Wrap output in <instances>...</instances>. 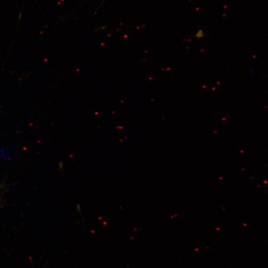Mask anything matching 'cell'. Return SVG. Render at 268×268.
<instances>
[{
	"label": "cell",
	"mask_w": 268,
	"mask_h": 268,
	"mask_svg": "<svg viewBox=\"0 0 268 268\" xmlns=\"http://www.w3.org/2000/svg\"><path fill=\"white\" fill-rule=\"evenodd\" d=\"M105 29V26L98 27H97V28L95 30V31L101 32L104 30Z\"/></svg>",
	"instance_id": "2"
},
{
	"label": "cell",
	"mask_w": 268,
	"mask_h": 268,
	"mask_svg": "<svg viewBox=\"0 0 268 268\" xmlns=\"http://www.w3.org/2000/svg\"><path fill=\"white\" fill-rule=\"evenodd\" d=\"M2 186L0 185V189L1 188Z\"/></svg>",
	"instance_id": "3"
},
{
	"label": "cell",
	"mask_w": 268,
	"mask_h": 268,
	"mask_svg": "<svg viewBox=\"0 0 268 268\" xmlns=\"http://www.w3.org/2000/svg\"><path fill=\"white\" fill-rule=\"evenodd\" d=\"M204 36V33L202 29H200L197 31V32L194 35V36L197 39H200L203 37Z\"/></svg>",
	"instance_id": "1"
}]
</instances>
